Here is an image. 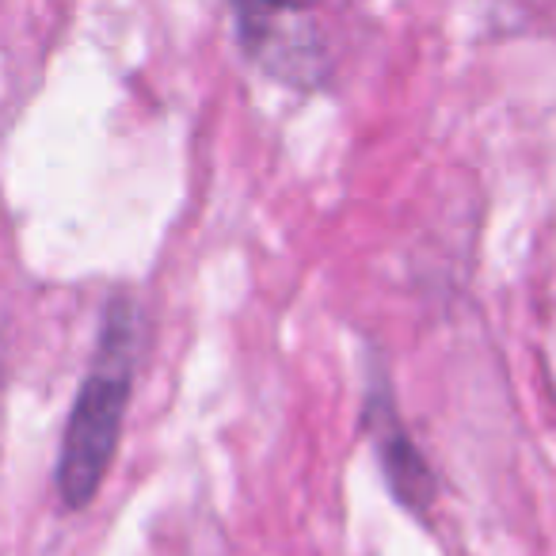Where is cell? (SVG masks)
Instances as JSON below:
<instances>
[{"label": "cell", "instance_id": "obj_1", "mask_svg": "<svg viewBox=\"0 0 556 556\" xmlns=\"http://www.w3.org/2000/svg\"><path fill=\"white\" fill-rule=\"evenodd\" d=\"M138 305L130 294L108 302L100 340L92 351L77 404L65 424L62 454H58L54 488L70 510H80L96 500L111 462H115L123 419L134 393V366H138Z\"/></svg>", "mask_w": 556, "mask_h": 556}, {"label": "cell", "instance_id": "obj_2", "mask_svg": "<svg viewBox=\"0 0 556 556\" xmlns=\"http://www.w3.org/2000/svg\"><path fill=\"white\" fill-rule=\"evenodd\" d=\"M240 42L252 58H260L275 77L290 85H313L325 73L317 27H309L305 12L278 9H240L237 12Z\"/></svg>", "mask_w": 556, "mask_h": 556}, {"label": "cell", "instance_id": "obj_3", "mask_svg": "<svg viewBox=\"0 0 556 556\" xmlns=\"http://www.w3.org/2000/svg\"><path fill=\"white\" fill-rule=\"evenodd\" d=\"M366 427L374 434V446L381 454V469L393 488V495L416 515H427L434 503V477L427 469L424 454L416 450L412 434L404 431L401 416H396V404L389 401L386 389H370V401H366Z\"/></svg>", "mask_w": 556, "mask_h": 556}]
</instances>
